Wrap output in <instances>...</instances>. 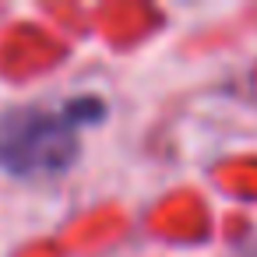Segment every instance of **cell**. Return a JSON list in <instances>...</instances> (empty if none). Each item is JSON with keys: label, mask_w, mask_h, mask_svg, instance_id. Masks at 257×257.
<instances>
[{"label": "cell", "mask_w": 257, "mask_h": 257, "mask_svg": "<svg viewBox=\"0 0 257 257\" xmlns=\"http://www.w3.org/2000/svg\"><path fill=\"white\" fill-rule=\"evenodd\" d=\"M81 155L78 127L43 106H11L0 113V169L32 180L60 176Z\"/></svg>", "instance_id": "cell-1"}]
</instances>
